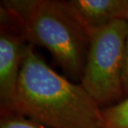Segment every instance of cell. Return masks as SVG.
Here are the masks:
<instances>
[{
	"label": "cell",
	"mask_w": 128,
	"mask_h": 128,
	"mask_svg": "<svg viewBox=\"0 0 128 128\" xmlns=\"http://www.w3.org/2000/svg\"><path fill=\"white\" fill-rule=\"evenodd\" d=\"M48 128H103L102 110L82 84L53 71L29 43L10 111Z\"/></svg>",
	"instance_id": "6da1fadb"
},
{
	"label": "cell",
	"mask_w": 128,
	"mask_h": 128,
	"mask_svg": "<svg viewBox=\"0 0 128 128\" xmlns=\"http://www.w3.org/2000/svg\"><path fill=\"white\" fill-rule=\"evenodd\" d=\"M1 9L31 44L45 48L66 72L82 79L90 37L69 11L66 1H4Z\"/></svg>",
	"instance_id": "7a4b0ae2"
},
{
	"label": "cell",
	"mask_w": 128,
	"mask_h": 128,
	"mask_svg": "<svg viewBox=\"0 0 128 128\" xmlns=\"http://www.w3.org/2000/svg\"><path fill=\"white\" fill-rule=\"evenodd\" d=\"M127 32L128 20H117L90 35L81 84L99 106L124 96L122 72Z\"/></svg>",
	"instance_id": "3957f363"
},
{
	"label": "cell",
	"mask_w": 128,
	"mask_h": 128,
	"mask_svg": "<svg viewBox=\"0 0 128 128\" xmlns=\"http://www.w3.org/2000/svg\"><path fill=\"white\" fill-rule=\"evenodd\" d=\"M28 44L24 38L1 26L0 34V98L1 112H9L16 93L18 82Z\"/></svg>",
	"instance_id": "277c9868"
},
{
	"label": "cell",
	"mask_w": 128,
	"mask_h": 128,
	"mask_svg": "<svg viewBox=\"0 0 128 128\" xmlns=\"http://www.w3.org/2000/svg\"><path fill=\"white\" fill-rule=\"evenodd\" d=\"M68 8L90 35L117 20H128V0H69Z\"/></svg>",
	"instance_id": "5b68a950"
},
{
	"label": "cell",
	"mask_w": 128,
	"mask_h": 128,
	"mask_svg": "<svg viewBox=\"0 0 128 128\" xmlns=\"http://www.w3.org/2000/svg\"><path fill=\"white\" fill-rule=\"evenodd\" d=\"M103 128H128V97L102 110Z\"/></svg>",
	"instance_id": "8992f818"
},
{
	"label": "cell",
	"mask_w": 128,
	"mask_h": 128,
	"mask_svg": "<svg viewBox=\"0 0 128 128\" xmlns=\"http://www.w3.org/2000/svg\"><path fill=\"white\" fill-rule=\"evenodd\" d=\"M0 128H48L22 115L12 112H1Z\"/></svg>",
	"instance_id": "52a82bcc"
},
{
	"label": "cell",
	"mask_w": 128,
	"mask_h": 128,
	"mask_svg": "<svg viewBox=\"0 0 128 128\" xmlns=\"http://www.w3.org/2000/svg\"><path fill=\"white\" fill-rule=\"evenodd\" d=\"M122 83H123L124 96L128 95V32L126 36V45H125L123 72H122Z\"/></svg>",
	"instance_id": "ba28073f"
}]
</instances>
